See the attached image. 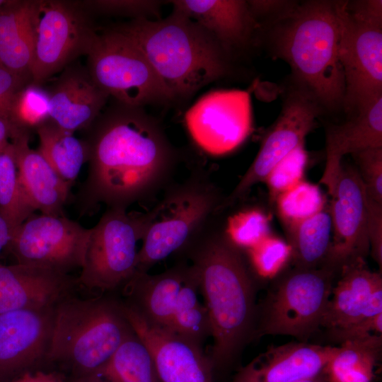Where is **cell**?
<instances>
[{
    "instance_id": "obj_9",
    "label": "cell",
    "mask_w": 382,
    "mask_h": 382,
    "mask_svg": "<svg viewBox=\"0 0 382 382\" xmlns=\"http://www.w3.org/2000/svg\"><path fill=\"white\" fill-rule=\"evenodd\" d=\"M338 57L344 81V110L356 113L382 96V20L352 13L346 1H335Z\"/></svg>"
},
{
    "instance_id": "obj_43",
    "label": "cell",
    "mask_w": 382,
    "mask_h": 382,
    "mask_svg": "<svg viewBox=\"0 0 382 382\" xmlns=\"http://www.w3.org/2000/svg\"><path fill=\"white\" fill-rule=\"evenodd\" d=\"M69 377L58 370L35 369L27 371L11 382H67Z\"/></svg>"
},
{
    "instance_id": "obj_40",
    "label": "cell",
    "mask_w": 382,
    "mask_h": 382,
    "mask_svg": "<svg viewBox=\"0 0 382 382\" xmlns=\"http://www.w3.org/2000/svg\"><path fill=\"white\" fill-rule=\"evenodd\" d=\"M367 233L369 252L381 270L382 267V204L367 195Z\"/></svg>"
},
{
    "instance_id": "obj_15",
    "label": "cell",
    "mask_w": 382,
    "mask_h": 382,
    "mask_svg": "<svg viewBox=\"0 0 382 382\" xmlns=\"http://www.w3.org/2000/svg\"><path fill=\"white\" fill-rule=\"evenodd\" d=\"M212 206L207 195L189 191L163 201L143 218L137 272L165 259L179 249L208 214Z\"/></svg>"
},
{
    "instance_id": "obj_2",
    "label": "cell",
    "mask_w": 382,
    "mask_h": 382,
    "mask_svg": "<svg viewBox=\"0 0 382 382\" xmlns=\"http://www.w3.org/2000/svg\"><path fill=\"white\" fill-rule=\"evenodd\" d=\"M274 54L286 61L299 86L323 108L343 106L345 81L338 57V22L335 1L295 4L274 21Z\"/></svg>"
},
{
    "instance_id": "obj_30",
    "label": "cell",
    "mask_w": 382,
    "mask_h": 382,
    "mask_svg": "<svg viewBox=\"0 0 382 382\" xmlns=\"http://www.w3.org/2000/svg\"><path fill=\"white\" fill-rule=\"evenodd\" d=\"M93 374L103 382H161L149 349L134 331Z\"/></svg>"
},
{
    "instance_id": "obj_28",
    "label": "cell",
    "mask_w": 382,
    "mask_h": 382,
    "mask_svg": "<svg viewBox=\"0 0 382 382\" xmlns=\"http://www.w3.org/2000/svg\"><path fill=\"white\" fill-rule=\"evenodd\" d=\"M35 131L40 141L37 151L71 187L88 161L85 142L50 119L37 126Z\"/></svg>"
},
{
    "instance_id": "obj_22",
    "label": "cell",
    "mask_w": 382,
    "mask_h": 382,
    "mask_svg": "<svg viewBox=\"0 0 382 382\" xmlns=\"http://www.w3.org/2000/svg\"><path fill=\"white\" fill-rule=\"evenodd\" d=\"M354 114L349 121L328 128L326 163L320 183L328 192L334 186L345 155L382 147V96Z\"/></svg>"
},
{
    "instance_id": "obj_45",
    "label": "cell",
    "mask_w": 382,
    "mask_h": 382,
    "mask_svg": "<svg viewBox=\"0 0 382 382\" xmlns=\"http://www.w3.org/2000/svg\"><path fill=\"white\" fill-rule=\"evenodd\" d=\"M13 231L6 219L0 212V255L8 248Z\"/></svg>"
},
{
    "instance_id": "obj_44",
    "label": "cell",
    "mask_w": 382,
    "mask_h": 382,
    "mask_svg": "<svg viewBox=\"0 0 382 382\" xmlns=\"http://www.w3.org/2000/svg\"><path fill=\"white\" fill-rule=\"evenodd\" d=\"M27 129L18 127L10 117L0 115V151Z\"/></svg>"
},
{
    "instance_id": "obj_42",
    "label": "cell",
    "mask_w": 382,
    "mask_h": 382,
    "mask_svg": "<svg viewBox=\"0 0 382 382\" xmlns=\"http://www.w3.org/2000/svg\"><path fill=\"white\" fill-rule=\"evenodd\" d=\"M22 78L0 65V115L10 117L13 99L26 84Z\"/></svg>"
},
{
    "instance_id": "obj_8",
    "label": "cell",
    "mask_w": 382,
    "mask_h": 382,
    "mask_svg": "<svg viewBox=\"0 0 382 382\" xmlns=\"http://www.w3.org/2000/svg\"><path fill=\"white\" fill-rule=\"evenodd\" d=\"M143 218L111 207L90 228L83 265L77 285L87 291H111L124 286L137 270V243Z\"/></svg>"
},
{
    "instance_id": "obj_12",
    "label": "cell",
    "mask_w": 382,
    "mask_h": 382,
    "mask_svg": "<svg viewBox=\"0 0 382 382\" xmlns=\"http://www.w3.org/2000/svg\"><path fill=\"white\" fill-rule=\"evenodd\" d=\"M247 93L218 90L202 96L185 115L196 144L212 155L233 151L248 135L251 115Z\"/></svg>"
},
{
    "instance_id": "obj_26",
    "label": "cell",
    "mask_w": 382,
    "mask_h": 382,
    "mask_svg": "<svg viewBox=\"0 0 382 382\" xmlns=\"http://www.w3.org/2000/svg\"><path fill=\"white\" fill-rule=\"evenodd\" d=\"M190 269H175L157 275L137 272L124 286L125 302L149 322L170 329L180 290Z\"/></svg>"
},
{
    "instance_id": "obj_48",
    "label": "cell",
    "mask_w": 382,
    "mask_h": 382,
    "mask_svg": "<svg viewBox=\"0 0 382 382\" xmlns=\"http://www.w3.org/2000/svg\"><path fill=\"white\" fill-rule=\"evenodd\" d=\"M6 2V0H0V9Z\"/></svg>"
},
{
    "instance_id": "obj_4",
    "label": "cell",
    "mask_w": 382,
    "mask_h": 382,
    "mask_svg": "<svg viewBox=\"0 0 382 382\" xmlns=\"http://www.w3.org/2000/svg\"><path fill=\"white\" fill-rule=\"evenodd\" d=\"M117 29L137 45L173 99L226 73L225 52L218 42L180 12L157 21L138 18Z\"/></svg>"
},
{
    "instance_id": "obj_7",
    "label": "cell",
    "mask_w": 382,
    "mask_h": 382,
    "mask_svg": "<svg viewBox=\"0 0 382 382\" xmlns=\"http://www.w3.org/2000/svg\"><path fill=\"white\" fill-rule=\"evenodd\" d=\"M86 68L96 85L124 105L173 99L137 45L117 28L97 33Z\"/></svg>"
},
{
    "instance_id": "obj_24",
    "label": "cell",
    "mask_w": 382,
    "mask_h": 382,
    "mask_svg": "<svg viewBox=\"0 0 382 382\" xmlns=\"http://www.w3.org/2000/svg\"><path fill=\"white\" fill-rule=\"evenodd\" d=\"M172 3L173 11L202 26L224 52L243 45L257 23L246 1L177 0Z\"/></svg>"
},
{
    "instance_id": "obj_39",
    "label": "cell",
    "mask_w": 382,
    "mask_h": 382,
    "mask_svg": "<svg viewBox=\"0 0 382 382\" xmlns=\"http://www.w3.org/2000/svg\"><path fill=\"white\" fill-rule=\"evenodd\" d=\"M79 2L81 6L88 13L137 15L138 18H142L141 14L156 12L158 8V2L153 1L92 0Z\"/></svg>"
},
{
    "instance_id": "obj_27",
    "label": "cell",
    "mask_w": 382,
    "mask_h": 382,
    "mask_svg": "<svg viewBox=\"0 0 382 382\" xmlns=\"http://www.w3.org/2000/svg\"><path fill=\"white\" fill-rule=\"evenodd\" d=\"M382 336L371 335L340 344L323 374L328 382H372L381 358Z\"/></svg>"
},
{
    "instance_id": "obj_5",
    "label": "cell",
    "mask_w": 382,
    "mask_h": 382,
    "mask_svg": "<svg viewBox=\"0 0 382 382\" xmlns=\"http://www.w3.org/2000/svg\"><path fill=\"white\" fill-rule=\"evenodd\" d=\"M132 331L121 301L108 296L81 299L71 294L55 306L45 364L68 371L70 378L93 374Z\"/></svg>"
},
{
    "instance_id": "obj_38",
    "label": "cell",
    "mask_w": 382,
    "mask_h": 382,
    "mask_svg": "<svg viewBox=\"0 0 382 382\" xmlns=\"http://www.w3.org/2000/svg\"><path fill=\"white\" fill-rule=\"evenodd\" d=\"M351 155L367 195L382 204V147L366 149Z\"/></svg>"
},
{
    "instance_id": "obj_49",
    "label": "cell",
    "mask_w": 382,
    "mask_h": 382,
    "mask_svg": "<svg viewBox=\"0 0 382 382\" xmlns=\"http://www.w3.org/2000/svg\"></svg>"
},
{
    "instance_id": "obj_33",
    "label": "cell",
    "mask_w": 382,
    "mask_h": 382,
    "mask_svg": "<svg viewBox=\"0 0 382 382\" xmlns=\"http://www.w3.org/2000/svg\"><path fill=\"white\" fill-rule=\"evenodd\" d=\"M274 202L285 227L311 217L325 207V197L319 186L305 180L279 195Z\"/></svg>"
},
{
    "instance_id": "obj_11",
    "label": "cell",
    "mask_w": 382,
    "mask_h": 382,
    "mask_svg": "<svg viewBox=\"0 0 382 382\" xmlns=\"http://www.w3.org/2000/svg\"><path fill=\"white\" fill-rule=\"evenodd\" d=\"M90 231L64 214L34 213L15 230L8 248L17 263L69 274L83 265Z\"/></svg>"
},
{
    "instance_id": "obj_29",
    "label": "cell",
    "mask_w": 382,
    "mask_h": 382,
    "mask_svg": "<svg viewBox=\"0 0 382 382\" xmlns=\"http://www.w3.org/2000/svg\"><path fill=\"white\" fill-rule=\"evenodd\" d=\"M294 267L311 269L325 265L329 251L332 221L328 208L285 227Z\"/></svg>"
},
{
    "instance_id": "obj_13",
    "label": "cell",
    "mask_w": 382,
    "mask_h": 382,
    "mask_svg": "<svg viewBox=\"0 0 382 382\" xmlns=\"http://www.w3.org/2000/svg\"><path fill=\"white\" fill-rule=\"evenodd\" d=\"M322 108L306 90L298 86L286 96L277 120L264 138L253 163L229 197L243 196L254 185L264 182L272 169L301 144L313 129Z\"/></svg>"
},
{
    "instance_id": "obj_25",
    "label": "cell",
    "mask_w": 382,
    "mask_h": 382,
    "mask_svg": "<svg viewBox=\"0 0 382 382\" xmlns=\"http://www.w3.org/2000/svg\"><path fill=\"white\" fill-rule=\"evenodd\" d=\"M39 1H7L0 9V65L31 83Z\"/></svg>"
},
{
    "instance_id": "obj_17",
    "label": "cell",
    "mask_w": 382,
    "mask_h": 382,
    "mask_svg": "<svg viewBox=\"0 0 382 382\" xmlns=\"http://www.w3.org/2000/svg\"><path fill=\"white\" fill-rule=\"evenodd\" d=\"M132 329L149 349L161 382H213V366L202 347L173 330L149 322L121 301Z\"/></svg>"
},
{
    "instance_id": "obj_21",
    "label": "cell",
    "mask_w": 382,
    "mask_h": 382,
    "mask_svg": "<svg viewBox=\"0 0 382 382\" xmlns=\"http://www.w3.org/2000/svg\"><path fill=\"white\" fill-rule=\"evenodd\" d=\"M339 277L321 324L328 331L377 315L369 304L373 291L382 284L381 273L371 271L364 258H357L341 267Z\"/></svg>"
},
{
    "instance_id": "obj_20",
    "label": "cell",
    "mask_w": 382,
    "mask_h": 382,
    "mask_svg": "<svg viewBox=\"0 0 382 382\" xmlns=\"http://www.w3.org/2000/svg\"><path fill=\"white\" fill-rule=\"evenodd\" d=\"M48 93L50 120L72 133L87 129L109 97L94 82L86 66L76 62L62 71Z\"/></svg>"
},
{
    "instance_id": "obj_34",
    "label": "cell",
    "mask_w": 382,
    "mask_h": 382,
    "mask_svg": "<svg viewBox=\"0 0 382 382\" xmlns=\"http://www.w3.org/2000/svg\"><path fill=\"white\" fill-rule=\"evenodd\" d=\"M50 111L48 91L29 83L16 93L10 118L18 127L29 131L49 120Z\"/></svg>"
},
{
    "instance_id": "obj_3",
    "label": "cell",
    "mask_w": 382,
    "mask_h": 382,
    "mask_svg": "<svg viewBox=\"0 0 382 382\" xmlns=\"http://www.w3.org/2000/svg\"><path fill=\"white\" fill-rule=\"evenodd\" d=\"M211 325L213 368L237 356L255 330V287L238 250L221 241L204 246L192 267Z\"/></svg>"
},
{
    "instance_id": "obj_18",
    "label": "cell",
    "mask_w": 382,
    "mask_h": 382,
    "mask_svg": "<svg viewBox=\"0 0 382 382\" xmlns=\"http://www.w3.org/2000/svg\"><path fill=\"white\" fill-rule=\"evenodd\" d=\"M337 346L291 342L270 346L242 367L231 382H298L323 374Z\"/></svg>"
},
{
    "instance_id": "obj_47",
    "label": "cell",
    "mask_w": 382,
    "mask_h": 382,
    "mask_svg": "<svg viewBox=\"0 0 382 382\" xmlns=\"http://www.w3.org/2000/svg\"><path fill=\"white\" fill-rule=\"evenodd\" d=\"M298 382H328L323 373L321 374L320 375L316 376V377H314V378H309V379H306V380H303V381H298Z\"/></svg>"
},
{
    "instance_id": "obj_46",
    "label": "cell",
    "mask_w": 382,
    "mask_h": 382,
    "mask_svg": "<svg viewBox=\"0 0 382 382\" xmlns=\"http://www.w3.org/2000/svg\"><path fill=\"white\" fill-rule=\"evenodd\" d=\"M67 382H103L96 374H91L83 376L70 378Z\"/></svg>"
},
{
    "instance_id": "obj_19",
    "label": "cell",
    "mask_w": 382,
    "mask_h": 382,
    "mask_svg": "<svg viewBox=\"0 0 382 382\" xmlns=\"http://www.w3.org/2000/svg\"><path fill=\"white\" fill-rule=\"evenodd\" d=\"M76 279L51 269L0 263V314L55 306L73 294Z\"/></svg>"
},
{
    "instance_id": "obj_31",
    "label": "cell",
    "mask_w": 382,
    "mask_h": 382,
    "mask_svg": "<svg viewBox=\"0 0 382 382\" xmlns=\"http://www.w3.org/2000/svg\"><path fill=\"white\" fill-rule=\"evenodd\" d=\"M198 284L192 267L177 299L170 330L202 347L211 336L209 314L198 299Z\"/></svg>"
},
{
    "instance_id": "obj_41",
    "label": "cell",
    "mask_w": 382,
    "mask_h": 382,
    "mask_svg": "<svg viewBox=\"0 0 382 382\" xmlns=\"http://www.w3.org/2000/svg\"><path fill=\"white\" fill-rule=\"evenodd\" d=\"M331 339L340 344L371 335L382 334V313L352 323L343 328L328 331Z\"/></svg>"
},
{
    "instance_id": "obj_36",
    "label": "cell",
    "mask_w": 382,
    "mask_h": 382,
    "mask_svg": "<svg viewBox=\"0 0 382 382\" xmlns=\"http://www.w3.org/2000/svg\"><path fill=\"white\" fill-rule=\"evenodd\" d=\"M226 233L234 246L248 250L270 234V218L257 209L240 212L228 218Z\"/></svg>"
},
{
    "instance_id": "obj_6",
    "label": "cell",
    "mask_w": 382,
    "mask_h": 382,
    "mask_svg": "<svg viewBox=\"0 0 382 382\" xmlns=\"http://www.w3.org/2000/svg\"><path fill=\"white\" fill-rule=\"evenodd\" d=\"M337 270L293 267L270 288L260 311L254 335H287L306 340L321 327Z\"/></svg>"
},
{
    "instance_id": "obj_37",
    "label": "cell",
    "mask_w": 382,
    "mask_h": 382,
    "mask_svg": "<svg viewBox=\"0 0 382 382\" xmlns=\"http://www.w3.org/2000/svg\"><path fill=\"white\" fill-rule=\"evenodd\" d=\"M308 162L304 144H301L281 160L269 173L264 182L270 199L274 202L282 193L303 180Z\"/></svg>"
},
{
    "instance_id": "obj_32",
    "label": "cell",
    "mask_w": 382,
    "mask_h": 382,
    "mask_svg": "<svg viewBox=\"0 0 382 382\" xmlns=\"http://www.w3.org/2000/svg\"><path fill=\"white\" fill-rule=\"evenodd\" d=\"M35 212L21 185L10 143L0 151V212L13 233Z\"/></svg>"
},
{
    "instance_id": "obj_16",
    "label": "cell",
    "mask_w": 382,
    "mask_h": 382,
    "mask_svg": "<svg viewBox=\"0 0 382 382\" xmlns=\"http://www.w3.org/2000/svg\"><path fill=\"white\" fill-rule=\"evenodd\" d=\"M55 306L0 314V382H11L45 364Z\"/></svg>"
},
{
    "instance_id": "obj_23",
    "label": "cell",
    "mask_w": 382,
    "mask_h": 382,
    "mask_svg": "<svg viewBox=\"0 0 382 382\" xmlns=\"http://www.w3.org/2000/svg\"><path fill=\"white\" fill-rule=\"evenodd\" d=\"M29 139L30 132L25 131L11 142L24 192L35 211L63 215L71 187L37 150L30 147Z\"/></svg>"
},
{
    "instance_id": "obj_1",
    "label": "cell",
    "mask_w": 382,
    "mask_h": 382,
    "mask_svg": "<svg viewBox=\"0 0 382 382\" xmlns=\"http://www.w3.org/2000/svg\"><path fill=\"white\" fill-rule=\"evenodd\" d=\"M122 105L100 115L85 130L88 168L78 195L81 214H88L100 202L124 208L164 163V146L155 129L137 108Z\"/></svg>"
},
{
    "instance_id": "obj_35",
    "label": "cell",
    "mask_w": 382,
    "mask_h": 382,
    "mask_svg": "<svg viewBox=\"0 0 382 382\" xmlns=\"http://www.w3.org/2000/svg\"><path fill=\"white\" fill-rule=\"evenodd\" d=\"M252 267L262 279H272L291 261L292 250L288 242L268 235L248 250Z\"/></svg>"
},
{
    "instance_id": "obj_10",
    "label": "cell",
    "mask_w": 382,
    "mask_h": 382,
    "mask_svg": "<svg viewBox=\"0 0 382 382\" xmlns=\"http://www.w3.org/2000/svg\"><path fill=\"white\" fill-rule=\"evenodd\" d=\"M97 33L79 1H39L31 83L42 86L80 56H87Z\"/></svg>"
},
{
    "instance_id": "obj_14",
    "label": "cell",
    "mask_w": 382,
    "mask_h": 382,
    "mask_svg": "<svg viewBox=\"0 0 382 382\" xmlns=\"http://www.w3.org/2000/svg\"><path fill=\"white\" fill-rule=\"evenodd\" d=\"M328 207L332 237L324 265L340 271L345 263L369 253L365 186L355 168L342 163Z\"/></svg>"
}]
</instances>
